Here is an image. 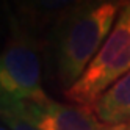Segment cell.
Masks as SVG:
<instances>
[{"label":"cell","instance_id":"cell-2","mask_svg":"<svg viewBox=\"0 0 130 130\" xmlns=\"http://www.w3.org/2000/svg\"><path fill=\"white\" fill-rule=\"evenodd\" d=\"M130 72V0L124 3L108 38L74 86L64 91L72 104L94 107L97 99Z\"/></svg>","mask_w":130,"mask_h":130},{"label":"cell","instance_id":"cell-8","mask_svg":"<svg viewBox=\"0 0 130 130\" xmlns=\"http://www.w3.org/2000/svg\"><path fill=\"white\" fill-rule=\"evenodd\" d=\"M102 130H130V124H115V125H107Z\"/></svg>","mask_w":130,"mask_h":130},{"label":"cell","instance_id":"cell-7","mask_svg":"<svg viewBox=\"0 0 130 130\" xmlns=\"http://www.w3.org/2000/svg\"><path fill=\"white\" fill-rule=\"evenodd\" d=\"M2 102V122L10 130H41L25 115L21 102L0 99Z\"/></svg>","mask_w":130,"mask_h":130},{"label":"cell","instance_id":"cell-6","mask_svg":"<svg viewBox=\"0 0 130 130\" xmlns=\"http://www.w3.org/2000/svg\"><path fill=\"white\" fill-rule=\"evenodd\" d=\"M91 0H22V11L30 22L52 27Z\"/></svg>","mask_w":130,"mask_h":130},{"label":"cell","instance_id":"cell-5","mask_svg":"<svg viewBox=\"0 0 130 130\" xmlns=\"http://www.w3.org/2000/svg\"><path fill=\"white\" fill-rule=\"evenodd\" d=\"M92 108L107 125L130 124V72L115 82L97 99Z\"/></svg>","mask_w":130,"mask_h":130},{"label":"cell","instance_id":"cell-3","mask_svg":"<svg viewBox=\"0 0 130 130\" xmlns=\"http://www.w3.org/2000/svg\"><path fill=\"white\" fill-rule=\"evenodd\" d=\"M0 99L44 102L50 99L42 88L39 45L27 30L13 25L0 58Z\"/></svg>","mask_w":130,"mask_h":130},{"label":"cell","instance_id":"cell-4","mask_svg":"<svg viewBox=\"0 0 130 130\" xmlns=\"http://www.w3.org/2000/svg\"><path fill=\"white\" fill-rule=\"evenodd\" d=\"M21 105L25 115L41 130H102L105 127L91 107L61 104L52 99L21 102Z\"/></svg>","mask_w":130,"mask_h":130},{"label":"cell","instance_id":"cell-1","mask_svg":"<svg viewBox=\"0 0 130 130\" xmlns=\"http://www.w3.org/2000/svg\"><path fill=\"white\" fill-rule=\"evenodd\" d=\"M127 0H91L52 27L55 72L68 91L78 82L113 28Z\"/></svg>","mask_w":130,"mask_h":130},{"label":"cell","instance_id":"cell-9","mask_svg":"<svg viewBox=\"0 0 130 130\" xmlns=\"http://www.w3.org/2000/svg\"><path fill=\"white\" fill-rule=\"evenodd\" d=\"M0 130H10V128H8L6 125H3V124H2V128H0Z\"/></svg>","mask_w":130,"mask_h":130}]
</instances>
